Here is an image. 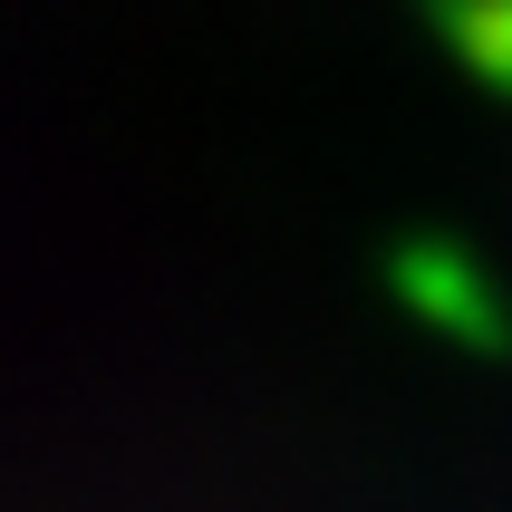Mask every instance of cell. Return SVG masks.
I'll return each mask as SVG.
<instances>
[{"mask_svg":"<svg viewBox=\"0 0 512 512\" xmlns=\"http://www.w3.org/2000/svg\"><path fill=\"white\" fill-rule=\"evenodd\" d=\"M397 290L435 319V329H484V290L464 281V261H445V252H406L397 261Z\"/></svg>","mask_w":512,"mask_h":512,"instance_id":"6da1fadb","label":"cell"}]
</instances>
